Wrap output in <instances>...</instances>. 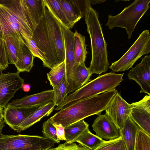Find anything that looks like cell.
Listing matches in <instances>:
<instances>
[{"label":"cell","instance_id":"cell-34","mask_svg":"<svg viewBox=\"0 0 150 150\" xmlns=\"http://www.w3.org/2000/svg\"><path fill=\"white\" fill-rule=\"evenodd\" d=\"M9 64L4 40L0 37V71L6 69Z\"/></svg>","mask_w":150,"mask_h":150},{"label":"cell","instance_id":"cell-16","mask_svg":"<svg viewBox=\"0 0 150 150\" xmlns=\"http://www.w3.org/2000/svg\"><path fill=\"white\" fill-rule=\"evenodd\" d=\"M92 74L85 63L78 65L73 73L67 79V94L74 91L88 82Z\"/></svg>","mask_w":150,"mask_h":150},{"label":"cell","instance_id":"cell-3","mask_svg":"<svg viewBox=\"0 0 150 150\" xmlns=\"http://www.w3.org/2000/svg\"><path fill=\"white\" fill-rule=\"evenodd\" d=\"M0 3V37L12 35L19 39L24 32L32 37L36 27L25 0Z\"/></svg>","mask_w":150,"mask_h":150},{"label":"cell","instance_id":"cell-37","mask_svg":"<svg viewBox=\"0 0 150 150\" xmlns=\"http://www.w3.org/2000/svg\"><path fill=\"white\" fill-rule=\"evenodd\" d=\"M52 123L56 128V134L58 140L60 141H66L65 137L64 127L60 124H57L53 123Z\"/></svg>","mask_w":150,"mask_h":150},{"label":"cell","instance_id":"cell-26","mask_svg":"<svg viewBox=\"0 0 150 150\" xmlns=\"http://www.w3.org/2000/svg\"><path fill=\"white\" fill-rule=\"evenodd\" d=\"M105 141L92 134L88 129L84 132L75 142L79 143L80 145L90 150H94Z\"/></svg>","mask_w":150,"mask_h":150},{"label":"cell","instance_id":"cell-25","mask_svg":"<svg viewBox=\"0 0 150 150\" xmlns=\"http://www.w3.org/2000/svg\"><path fill=\"white\" fill-rule=\"evenodd\" d=\"M89 129V125L83 120L64 127L66 142H74L86 130Z\"/></svg>","mask_w":150,"mask_h":150},{"label":"cell","instance_id":"cell-11","mask_svg":"<svg viewBox=\"0 0 150 150\" xmlns=\"http://www.w3.org/2000/svg\"><path fill=\"white\" fill-rule=\"evenodd\" d=\"M129 79L134 81L140 87V93L150 95V55L142 58V61L128 73Z\"/></svg>","mask_w":150,"mask_h":150},{"label":"cell","instance_id":"cell-27","mask_svg":"<svg viewBox=\"0 0 150 150\" xmlns=\"http://www.w3.org/2000/svg\"><path fill=\"white\" fill-rule=\"evenodd\" d=\"M65 61L51 69L47 74V79L53 88L58 87L66 75Z\"/></svg>","mask_w":150,"mask_h":150},{"label":"cell","instance_id":"cell-8","mask_svg":"<svg viewBox=\"0 0 150 150\" xmlns=\"http://www.w3.org/2000/svg\"><path fill=\"white\" fill-rule=\"evenodd\" d=\"M150 52V34L148 30L143 31L128 51L118 60L109 67L114 72L129 70L142 56Z\"/></svg>","mask_w":150,"mask_h":150},{"label":"cell","instance_id":"cell-39","mask_svg":"<svg viewBox=\"0 0 150 150\" xmlns=\"http://www.w3.org/2000/svg\"><path fill=\"white\" fill-rule=\"evenodd\" d=\"M4 117L0 118V135L2 134V131L4 126Z\"/></svg>","mask_w":150,"mask_h":150},{"label":"cell","instance_id":"cell-24","mask_svg":"<svg viewBox=\"0 0 150 150\" xmlns=\"http://www.w3.org/2000/svg\"><path fill=\"white\" fill-rule=\"evenodd\" d=\"M25 1L31 18L36 26L45 15L46 6L44 0H25Z\"/></svg>","mask_w":150,"mask_h":150},{"label":"cell","instance_id":"cell-29","mask_svg":"<svg viewBox=\"0 0 150 150\" xmlns=\"http://www.w3.org/2000/svg\"><path fill=\"white\" fill-rule=\"evenodd\" d=\"M135 150H150V136L140 128L137 135Z\"/></svg>","mask_w":150,"mask_h":150},{"label":"cell","instance_id":"cell-1","mask_svg":"<svg viewBox=\"0 0 150 150\" xmlns=\"http://www.w3.org/2000/svg\"><path fill=\"white\" fill-rule=\"evenodd\" d=\"M32 38L41 52L44 67L51 69L65 61L61 23L46 7L44 17L35 27Z\"/></svg>","mask_w":150,"mask_h":150},{"label":"cell","instance_id":"cell-22","mask_svg":"<svg viewBox=\"0 0 150 150\" xmlns=\"http://www.w3.org/2000/svg\"><path fill=\"white\" fill-rule=\"evenodd\" d=\"M3 39L9 63L15 65L17 61L20 47V39L15 36L8 35Z\"/></svg>","mask_w":150,"mask_h":150},{"label":"cell","instance_id":"cell-19","mask_svg":"<svg viewBox=\"0 0 150 150\" xmlns=\"http://www.w3.org/2000/svg\"><path fill=\"white\" fill-rule=\"evenodd\" d=\"M55 105L53 102L40 107L26 118L21 124L20 128L23 131L40 121L43 117L49 115L53 111Z\"/></svg>","mask_w":150,"mask_h":150},{"label":"cell","instance_id":"cell-40","mask_svg":"<svg viewBox=\"0 0 150 150\" xmlns=\"http://www.w3.org/2000/svg\"><path fill=\"white\" fill-rule=\"evenodd\" d=\"M91 4L93 5L96 4H100L105 2V0H90Z\"/></svg>","mask_w":150,"mask_h":150},{"label":"cell","instance_id":"cell-35","mask_svg":"<svg viewBox=\"0 0 150 150\" xmlns=\"http://www.w3.org/2000/svg\"><path fill=\"white\" fill-rule=\"evenodd\" d=\"M48 150H90L88 148L74 142H65L55 148H52Z\"/></svg>","mask_w":150,"mask_h":150},{"label":"cell","instance_id":"cell-18","mask_svg":"<svg viewBox=\"0 0 150 150\" xmlns=\"http://www.w3.org/2000/svg\"><path fill=\"white\" fill-rule=\"evenodd\" d=\"M139 128L129 116L123 128L120 130V136L122 139L126 150H135L137 135Z\"/></svg>","mask_w":150,"mask_h":150},{"label":"cell","instance_id":"cell-13","mask_svg":"<svg viewBox=\"0 0 150 150\" xmlns=\"http://www.w3.org/2000/svg\"><path fill=\"white\" fill-rule=\"evenodd\" d=\"M92 127L96 135L102 139L110 140L120 136V130L106 114L98 115Z\"/></svg>","mask_w":150,"mask_h":150},{"label":"cell","instance_id":"cell-30","mask_svg":"<svg viewBox=\"0 0 150 150\" xmlns=\"http://www.w3.org/2000/svg\"><path fill=\"white\" fill-rule=\"evenodd\" d=\"M94 150H126L121 137L105 141Z\"/></svg>","mask_w":150,"mask_h":150},{"label":"cell","instance_id":"cell-12","mask_svg":"<svg viewBox=\"0 0 150 150\" xmlns=\"http://www.w3.org/2000/svg\"><path fill=\"white\" fill-rule=\"evenodd\" d=\"M40 107L15 108L6 107L3 110L5 122L18 132L21 131L20 126L22 122Z\"/></svg>","mask_w":150,"mask_h":150},{"label":"cell","instance_id":"cell-15","mask_svg":"<svg viewBox=\"0 0 150 150\" xmlns=\"http://www.w3.org/2000/svg\"><path fill=\"white\" fill-rule=\"evenodd\" d=\"M64 35L66 78H69L78 65L75 60L74 50V33L61 23Z\"/></svg>","mask_w":150,"mask_h":150},{"label":"cell","instance_id":"cell-5","mask_svg":"<svg viewBox=\"0 0 150 150\" xmlns=\"http://www.w3.org/2000/svg\"><path fill=\"white\" fill-rule=\"evenodd\" d=\"M123 75L124 73L110 72L99 75L67 96L62 103L55 109L59 110L67 105L79 100L115 89L123 80Z\"/></svg>","mask_w":150,"mask_h":150},{"label":"cell","instance_id":"cell-32","mask_svg":"<svg viewBox=\"0 0 150 150\" xmlns=\"http://www.w3.org/2000/svg\"><path fill=\"white\" fill-rule=\"evenodd\" d=\"M42 133L43 137L56 143H59L60 141L57 139L56 128L49 119L42 124Z\"/></svg>","mask_w":150,"mask_h":150},{"label":"cell","instance_id":"cell-10","mask_svg":"<svg viewBox=\"0 0 150 150\" xmlns=\"http://www.w3.org/2000/svg\"><path fill=\"white\" fill-rule=\"evenodd\" d=\"M18 72L0 74V107L5 108L16 91L21 88L24 79Z\"/></svg>","mask_w":150,"mask_h":150},{"label":"cell","instance_id":"cell-36","mask_svg":"<svg viewBox=\"0 0 150 150\" xmlns=\"http://www.w3.org/2000/svg\"><path fill=\"white\" fill-rule=\"evenodd\" d=\"M133 107L138 108L150 112V95H146L140 101L131 104Z\"/></svg>","mask_w":150,"mask_h":150},{"label":"cell","instance_id":"cell-42","mask_svg":"<svg viewBox=\"0 0 150 150\" xmlns=\"http://www.w3.org/2000/svg\"><path fill=\"white\" fill-rule=\"evenodd\" d=\"M49 148H47L45 149H40L38 150H48Z\"/></svg>","mask_w":150,"mask_h":150},{"label":"cell","instance_id":"cell-4","mask_svg":"<svg viewBox=\"0 0 150 150\" xmlns=\"http://www.w3.org/2000/svg\"><path fill=\"white\" fill-rule=\"evenodd\" d=\"M87 30L90 36L91 60L88 69L92 74H100L109 67L107 44L104 38L98 12L91 7L85 17Z\"/></svg>","mask_w":150,"mask_h":150},{"label":"cell","instance_id":"cell-41","mask_svg":"<svg viewBox=\"0 0 150 150\" xmlns=\"http://www.w3.org/2000/svg\"><path fill=\"white\" fill-rule=\"evenodd\" d=\"M4 117L3 108L0 107V118Z\"/></svg>","mask_w":150,"mask_h":150},{"label":"cell","instance_id":"cell-21","mask_svg":"<svg viewBox=\"0 0 150 150\" xmlns=\"http://www.w3.org/2000/svg\"><path fill=\"white\" fill-rule=\"evenodd\" d=\"M68 21L71 28L81 18V15L73 0H58Z\"/></svg>","mask_w":150,"mask_h":150},{"label":"cell","instance_id":"cell-7","mask_svg":"<svg viewBox=\"0 0 150 150\" xmlns=\"http://www.w3.org/2000/svg\"><path fill=\"white\" fill-rule=\"evenodd\" d=\"M55 143L40 136L0 135V150H38L52 148Z\"/></svg>","mask_w":150,"mask_h":150},{"label":"cell","instance_id":"cell-2","mask_svg":"<svg viewBox=\"0 0 150 150\" xmlns=\"http://www.w3.org/2000/svg\"><path fill=\"white\" fill-rule=\"evenodd\" d=\"M118 92L115 89L100 95L83 99L67 105L49 119L53 123L60 124L64 127L105 110Z\"/></svg>","mask_w":150,"mask_h":150},{"label":"cell","instance_id":"cell-20","mask_svg":"<svg viewBox=\"0 0 150 150\" xmlns=\"http://www.w3.org/2000/svg\"><path fill=\"white\" fill-rule=\"evenodd\" d=\"M130 117L142 130L150 136V112L138 108L133 107Z\"/></svg>","mask_w":150,"mask_h":150},{"label":"cell","instance_id":"cell-14","mask_svg":"<svg viewBox=\"0 0 150 150\" xmlns=\"http://www.w3.org/2000/svg\"><path fill=\"white\" fill-rule=\"evenodd\" d=\"M54 97L53 89L45 91L14 100L8 103L6 106L15 108L40 107L53 102Z\"/></svg>","mask_w":150,"mask_h":150},{"label":"cell","instance_id":"cell-38","mask_svg":"<svg viewBox=\"0 0 150 150\" xmlns=\"http://www.w3.org/2000/svg\"><path fill=\"white\" fill-rule=\"evenodd\" d=\"M21 88L25 92H28L30 89V86L28 84L23 83L22 85Z\"/></svg>","mask_w":150,"mask_h":150},{"label":"cell","instance_id":"cell-33","mask_svg":"<svg viewBox=\"0 0 150 150\" xmlns=\"http://www.w3.org/2000/svg\"><path fill=\"white\" fill-rule=\"evenodd\" d=\"M22 37L29 49L35 56L40 59L43 62L44 59L41 52L38 48L36 44L32 38V37L24 32L21 33Z\"/></svg>","mask_w":150,"mask_h":150},{"label":"cell","instance_id":"cell-23","mask_svg":"<svg viewBox=\"0 0 150 150\" xmlns=\"http://www.w3.org/2000/svg\"><path fill=\"white\" fill-rule=\"evenodd\" d=\"M74 50L75 58L79 64L85 63L87 53L85 37L76 30L74 33Z\"/></svg>","mask_w":150,"mask_h":150},{"label":"cell","instance_id":"cell-17","mask_svg":"<svg viewBox=\"0 0 150 150\" xmlns=\"http://www.w3.org/2000/svg\"><path fill=\"white\" fill-rule=\"evenodd\" d=\"M20 47L17 61L15 65L19 73L29 72L33 66L35 56L31 52L23 38L20 39Z\"/></svg>","mask_w":150,"mask_h":150},{"label":"cell","instance_id":"cell-9","mask_svg":"<svg viewBox=\"0 0 150 150\" xmlns=\"http://www.w3.org/2000/svg\"><path fill=\"white\" fill-rule=\"evenodd\" d=\"M132 105L125 101L118 91L105 110L106 114L120 130L130 116Z\"/></svg>","mask_w":150,"mask_h":150},{"label":"cell","instance_id":"cell-28","mask_svg":"<svg viewBox=\"0 0 150 150\" xmlns=\"http://www.w3.org/2000/svg\"><path fill=\"white\" fill-rule=\"evenodd\" d=\"M46 7L57 18L60 23L69 29L71 28L61 6L58 0H43Z\"/></svg>","mask_w":150,"mask_h":150},{"label":"cell","instance_id":"cell-6","mask_svg":"<svg viewBox=\"0 0 150 150\" xmlns=\"http://www.w3.org/2000/svg\"><path fill=\"white\" fill-rule=\"evenodd\" d=\"M150 3V0L134 1L119 14L108 15L105 25L110 29L116 27L125 28L128 39H130L139 21L149 8Z\"/></svg>","mask_w":150,"mask_h":150},{"label":"cell","instance_id":"cell-31","mask_svg":"<svg viewBox=\"0 0 150 150\" xmlns=\"http://www.w3.org/2000/svg\"><path fill=\"white\" fill-rule=\"evenodd\" d=\"M54 97L53 102L55 106H58L64 101L67 96V79L65 75L62 81L59 86L53 88Z\"/></svg>","mask_w":150,"mask_h":150}]
</instances>
